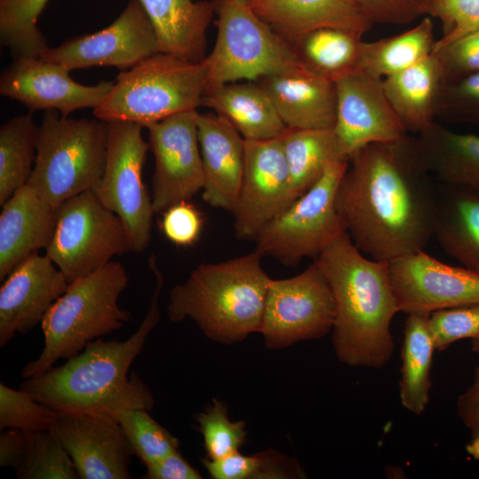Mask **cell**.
<instances>
[{
  "instance_id": "cell-1",
  "label": "cell",
  "mask_w": 479,
  "mask_h": 479,
  "mask_svg": "<svg viewBox=\"0 0 479 479\" xmlns=\"http://www.w3.org/2000/svg\"><path fill=\"white\" fill-rule=\"evenodd\" d=\"M416 137L367 145L349 159L335 206L357 247L390 262L423 250L434 236L437 207Z\"/></svg>"
},
{
  "instance_id": "cell-2",
  "label": "cell",
  "mask_w": 479,
  "mask_h": 479,
  "mask_svg": "<svg viewBox=\"0 0 479 479\" xmlns=\"http://www.w3.org/2000/svg\"><path fill=\"white\" fill-rule=\"evenodd\" d=\"M149 269L156 279L148 311L127 340L89 342L79 354L42 374L25 379L19 389L56 412H88L114 420L120 411L154 406L153 396L141 378L129 369L161 319L159 297L163 276L151 254Z\"/></svg>"
},
{
  "instance_id": "cell-3",
  "label": "cell",
  "mask_w": 479,
  "mask_h": 479,
  "mask_svg": "<svg viewBox=\"0 0 479 479\" xmlns=\"http://www.w3.org/2000/svg\"><path fill=\"white\" fill-rule=\"evenodd\" d=\"M331 287L335 316L332 344L340 362L381 369L394 351L391 322L400 312L389 262L367 258L342 232L315 260Z\"/></svg>"
},
{
  "instance_id": "cell-4",
  "label": "cell",
  "mask_w": 479,
  "mask_h": 479,
  "mask_svg": "<svg viewBox=\"0 0 479 479\" xmlns=\"http://www.w3.org/2000/svg\"><path fill=\"white\" fill-rule=\"evenodd\" d=\"M256 250L226 261L202 263L169 293L167 314L188 318L210 340L232 344L259 333L271 278Z\"/></svg>"
},
{
  "instance_id": "cell-5",
  "label": "cell",
  "mask_w": 479,
  "mask_h": 479,
  "mask_svg": "<svg viewBox=\"0 0 479 479\" xmlns=\"http://www.w3.org/2000/svg\"><path fill=\"white\" fill-rule=\"evenodd\" d=\"M128 284L125 267L113 260L71 282L44 315V346L38 357L25 365L21 376L36 377L58 360H67L89 342L122 328L130 315L119 306L118 299Z\"/></svg>"
},
{
  "instance_id": "cell-6",
  "label": "cell",
  "mask_w": 479,
  "mask_h": 479,
  "mask_svg": "<svg viewBox=\"0 0 479 479\" xmlns=\"http://www.w3.org/2000/svg\"><path fill=\"white\" fill-rule=\"evenodd\" d=\"M206 88L203 60L159 51L121 72L93 115L106 122H130L147 128L173 114L197 110Z\"/></svg>"
},
{
  "instance_id": "cell-7",
  "label": "cell",
  "mask_w": 479,
  "mask_h": 479,
  "mask_svg": "<svg viewBox=\"0 0 479 479\" xmlns=\"http://www.w3.org/2000/svg\"><path fill=\"white\" fill-rule=\"evenodd\" d=\"M108 127L97 118L74 119L56 110L45 111L27 185L55 209L92 190L104 173Z\"/></svg>"
},
{
  "instance_id": "cell-8",
  "label": "cell",
  "mask_w": 479,
  "mask_h": 479,
  "mask_svg": "<svg viewBox=\"0 0 479 479\" xmlns=\"http://www.w3.org/2000/svg\"><path fill=\"white\" fill-rule=\"evenodd\" d=\"M217 34L203 59L207 89L289 74L307 67L294 48L240 0H211Z\"/></svg>"
},
{
  "instance_id": "cell-9",
  "label": "cell",
  "mask_w": 479,
  "mask_h": 479,
  "mask_svg": "<svg viewBox=\"0 0 479 479\" xmlns=\"http://www.w3.org/2000/svg\"><path fill=\"white\" fill-rule=\"evenodd\" d=\"M349 160L328 164L322 177L257 233L255 250L287 266L317 257L334 239L346 232L335 198Z\"/></svg>"
},
{
  "instance_id": "cell-10",
  "label": "cell",
  "mask_w": 479,
  "mask_h": 479,
  "mask_svg": "<svg viewBox=\"0 0 479 479\" xmlns=\"http://www.w3.org/2000/svg\"><path fill=\"white\" fill-rule=\"evenodd\" d=\"M130 251L123 222L90 190L57 208L56 226L45 255L70 284Z\"/></svg>"
},
{
  "instance_id": "cell-11",
  "label": "cell",
  "mask_w": 479,
  "mask_h": 479,
  "mask_svg": "<svg viewBox=\"0 0 479 479\" xmlns=\"http://www.w3.org/2000/svg\"><path fill=\"white\" fill-rule=\"evenodd\" d=\"M108 123L106 166L91 191L122 219L131 251L138 254L148 247L154 214L152 197L142 179L150 145L143 138L142 125L130 122Z\"/></svg>"
},
{
  "instance_id": "cell-12",
  "label": "cell",
  "mask_w": 479,
  "mask_h": 479,
  "mask_svg": "<svg viewBox=\"0 0 479 479\" xmlns=\"http://www.w3.org/2000/svg\"><path fill=\"white\" fill-rule=\"evenodd\" d=\"M334 316L331 287L314 261L294 277L271 279L259 333L267 349H284L326 335Z\"/></svg>"
},
{
  "instance_id": "cell-13",
  "label": "cell",
  "mask_w": 479,
  "mask_h": 479,
  "mask_svg": "<svg viewBox=\"0 0 479 479\" xmlns=\"http://www.w3.org/2000/svg\"><path fill=\"white\" fill-rule=\"evenodd\" d=\"M159 51L155 30L142 4L129 0L106 28L70 38L55 48L48 46L39 58L68 71L100 66L126 71Z\"/></svg>"
},
{
  "instance_id": "cell-14",
  "label": "cell",
  "mask_w": 479,
  "mask_h": 479,
  "mask_svg": "<svg viewBox=\"0 0 479 479\" xmlns=\"http://www.w3.org/2000/svg\"><path fill=\"white\" fill-rule=\"evenodd\" d=\"M198 113H178L147 127L155 161L152 177L154 213H164L178 202L190 200L203 189Z\"/></svg>"
},
{
  "instance_id": "cell-15",
  "label": "cell",
  "mask_w": 479,
  "mask_h": 479,
  "mask_svg": "<svg viewBox=\"0 0 479 479\" xmlns=\"http://www.w3.org/2000/svg\"><path fill=\"white\" fill-rule=\"evenodd\" d=\"M389 273L399 311L407 315L479 303V272L442 263L424 250L389 262Z\"/></svg>"
},
{
  "instance_id": "cell-16",
  "label": "cell",
  "mask_w": 479,
  "mask_h": 479,
  "mask_svg": "<svg viewBox=\"0 0 479 479\" xmlns=\"http://www.w3.org/2000/svg\"><path fill=\"white\" fill-rule=\"evenodd\" d=\"M334 82L336 121L333 130L345 158L349 160L367 145L393 141L407 133L381 79L357 68Z\"/></svg>"
},
{
  "instance_id": "cell-17",
  "label": "cell",
  "mask_w": 479,
  "mask_h": 479,
  "mask_svg": "<svg viewBox=\"0 0 479 479\" xmlns=\"http://www.w3.org/2000/svg\"><path fill=\"white\" fill-rule=\"evenodd\" d=\"M289 176L281 137L245 139L242 182L234 212L238 239L255 238L271 219L290 206Z\"/></svg>"
},
{
  "instance_id": "cell-18",
  "label": "cell",
  "mask_w": 479,
  "mask_h": 479,
  "mask_svg": "<svg viewBox=\"0 0 479 479\" xmlns=\"http://www.w3.org/2000/svg\"><path fill=\"white\" fill-rule=\"evenodd\" d=\"M60 64L41 58H17L0 78L2 96L15 99L30 112L56 110L63 116L86 107H97L114 86L103 81L87 86L74 81Z\"/></svg>"
},
{
  "instance_id": "cell-19",
  "label": "cell",
  "mask_w": 479,
  "mask_h": 479,
  "mask_svg": "<svg viewBox=\"0 0 479 479\" xmlns=\"http://www.w3.org/2000/svg\"><path fill=\"white\" fill-rule=\"evenodd\" d=\"M79 478L129 479L132 450L117 421L88 412H57L50 428Z\"/></svg>"
},
{
  "instance_id": "cell-20",
  "label": "cell",
  "mask_w": 479,
  "mask_h": 479,
  "mask_svg": "<svg viewBox=\"0 0 479 479\" xmlns=\"http://www.w3.org/2000/svg\"><path fill=\"white\" fill-rule=\"evenodd\" d=\"M68 285L46 255L35 254L20 263L0 288V347L41 324Z\"/></svg>"
},
{
  "instance_id": "cell-21",
  "label": "cell",
  "mask_w": 479,
  "mask_h": 479,
  "mask_svg": "<svg viewBox=\"0 0 479 479\" xmlns=\"http://www.w3.org/2000/svg\"><path fill=\"white\" fill-rule=\"evenodd\" d=\"M202 160V199L209 206L234 212L242 182L245 139L223 115H197Z\"/></svg>"
},
{
  "instance_id": "cell-22",
  "label": "cell",
  "mask_w": 479,
  "mask_h": 479,
  "mask_svg": "<svg viewBox=\"0 0 479 479\" xmlns=\"http://www.w3.org/2000/svg\"><path fill=\"white\" fill-rule=\"evenodd\" d=\"M288 129L333 130L336 121L334 82L308 67L256 82Z\"/></svg>"
},
{
  "instance_id": "cell-23",
  "label": "cell",
  "mask_w": 479,
  "mask_h": 479,
  "mask_svg": "<svg viewBox=\"0 0 479 479\" xmlns=\"http://www.w3.org/2000/svg\"><path fill=\"white\" fill-rule=\"evenodd\" d=\"M57 209L29 185L20 188L2 205L0 215V280L24 260L49 246L56 226Z\"/></svg>"
},
{
  "instance_id": "cell-24",
  "label": "cell",
  "mask_w": 479,
  "mask_h": 479,
  "mask_svg": "<svg viewBox=\"0 0 479 479\" xmlns=\"http://www.w3.org/2000/svg\"><path fill=\"white\" fill-rule=\"evenodd\" d=\"M252 8L289 43L324 27L364 35L373 24L349 0H263Z\"/></svg>"
},
{
  "instance_id": "cell-25",
  "label": "cell",
  "mask_w": 479,
  "mask_h": 479,
  "mask_svg": "<svg viewBox=\"0 0 479 479\" xmlns=\"http://www.w3.org/2000/svg\"><path fill=\"white\" fill-rule=\"evenodd\" d=\"M139 1L155 30L161 52L192 62L206 58L207 30L215 15L212 1Z\"/></svg>"
},
{
  "instance_id": "cell-26",
  "label": "cell",
  "mask_w": 479,
  "mask_h": 479,
  "mask_svg": "<svg viewBox=\"0 0 479 479\" xmlns=\"http://www.w3.org/2000/svg\"><path fill=\"white\" fill-rule=\"evenodd\" d=\"M202 106L225 117L246 140L278 138L287 130L271 99L256 82L208 88Z\"/></svg>"
},
{
  "instance_id": "cell-27",
  "label": "cell",
  "mask_w": 479,
  "mask_h": 479,
  "mask_svg": "<svg viewBox=\"0 0 479 479\" xmlns=\"http://www.w3.org/2000/svg\"><path fill=\"white\" fill-rule=\"evenodd\" d=\"M381 81L406 131L419 134L435 122L444 84L441 65L435 53Z\"/></svg>"
},
{
  "instance_id": "cell-28",
  "label": "cell",
  "mask_w": 479,
  "mask_h": 479,
  "mask_svg": "<svg viewBox=\"0 0 479 479\" xmlns=\"http://www.w3.org/2000/svg\"><path fill=\"white\" fill-rule=\"evenodd\" d=\"M434 236L448 255L479 272V190L444 185L437 196Z\"/></svg>"
},
{
  "instance_id": "cell-29",
  "label": "cell",
  "mask_w": 479,
  "mask_h": 479,
  "mask_svg": "<svg viewBox=\"0 0 479 479\" xmlns=\"http://www.w3.org/2000/svg\"><path fill=\"white\" fill-rule=\"evenodd\" d=\"M422 161L446 185L479 190V136L454 132L436 121L418 134Z\"/></svg>"
},
{
  "instance_id": "cell-30",
  "label": "cell",
  "mask_w": 479,
  "mask_h": 479,
  "mask_svg": "<svg viewBox=\"0 0 479 479\" xmlns=\"http://www.w3.org/2000/svg\"><path fill=\"white\" fill-rule=\"evenodd\" d=\"M428 315L408 314L401 349L399 398L409 412L420 415L429 403L436 347Z\"/></svg>"
},
{
  "instance_id": "cell-31",
  "label": "cell",
  "mask_w": 479,
  "mask_h": 479,
  "mask_svg": "<svg viewBox=\"0 0 479 479\" xmlns=\"http://www.w3.org/2000/svg\"><path fill=\"white\" fill-rule=\"evenodd\" d=\"M281 142L289 176L290 205L317 183L328 164L348 160L341 151L334 130L287 128Z\"/></svg>"
},
{
  "instance_id": "cell-32",
  "label": "cell",
  "mask_w": 479,
  "mask_h": 479,
  "mask_svg": "<svg viewBox=\"0 0 479 479\" xmlns=\"http://www.w3.org/2000/svg\"><path fill=\"white\" fill-rule=\"evenodd\" d=\"M436 42L432 20L426 16L401 34L373 42L362 41L357 67L382 80L432 54Z\"/></svg>"
},
{
  "instance_id": "cell-33",
  "label": "cell",
  "mask_w": 479,
  "mask_h": 479,
  "mask_svg": "<svg viewBox=\"0 0 479 479\" xmlns=\"http://www.w3.org/2000/svg\"><path fill=\"white\" fill-rule=\"evenodd\" d=\"M38 133L32 112L14 116L1 126V206L27 184L35 166Z\"/></svg>"
},
{
  "instance_id": "cell-34",
  "label": "cell",
  "mask_w": 479,
  "mask_h": 479,
  "mask_svg": "<svg viewBox=\"0 0 479 479\" xmlns=\"http://www.w3.org/2000/svg\"><path fill=\"white\" fill-rule=\"evenodd\" d=\"M363 35L334 27L313 30L290 43L311 71L334 80L358 68Z\"/></svg>"
},
{
  "instance_id": "cell-35",
  "label": "cell",
  "mask_w": 479,
  "mask_h": 479,
  "mask_svg": "<svg viewBox=\"0 0 479 479\" xmlns=\"http://www.w3.org/2000/svg\"><path fill=\"white\" fill-rule=\"evenodd\" d=\"M49 0H0V38L14 59L38 58L48 47L37 27Z\"/></svg>"
},
{
  "instance_id": "cell-36",
  "label": "cell",
  "mask_w": 479,
  "mask_h": 479,
  "mask_svg": "<svg viewBox=\"0 0 479 479\" xmlns=\"http://www.w3.org/2000/svg\"><path fill=\"white\" fill-rule=\"evenodd\" d=\"M214 479H291L303 478L297 461L269 449L252 455L234 452L220 459H201Z\"/></svg>"
},
{
  "instance_id": "cell-37",
  "label": "cell",
  "mask_w": 479,
  "mask_h": 479,
  "mask_svg": "<svg viewBox=\"0 0 479 479\" xmlns=\"http://www.w3.org/2000/svg\"><path fill=\"white\" fill-rule=\"evenodd\" d=\"M19 479H77L75 466L50 430L28 431L22 458L14 469Z\"/></svg>"
},
{
  "instance_id": "cell-38",
  "label": "cell",
  "mask_w": 479,
  "mask_h": 479,
  "mask_svg": "<svg viewBox=\"0 0 479 479\" xmlns=\"http://www.w3.org/2000/svg\"><path fill=\"white\" fill-rule=\"evenodd\" d=\"M114 420L120 425L133 455L145 466L157 462L178 450V439L156 422L146 409H124L118 412Z\"/></svg>"
},
{
  "instance_id": "cell-39",
  "label": "cell",
  "mask_w": 479,
  "mask_h": 479,
  "mask_svg": "<svg viewBox=\"0 0 479 479\" xmlns=\"http://www.w3.org/2000/svg\"><path fill=\"white\" fill-rule=\"evenodd\" d=\"M194 420L201 433L207 458L220 459L239 452L247 437L246 421H232L227 405L216 399L206 411L197 413Z\"/></svg>"
},
{
  "instance_id": "cell-40",
  "label": "cell",
  "mask_w": 479,
  "mask_h": 479,
  "mask_svg": "<svg viewBox=\"0 0 479 479\" xmlns=\"http://www.w3.org/2000/svg\"><path fill=\"white\" fill-rule=\"evenodd\" d=\"M57 412L28 393L0 384V429L50 430Z\"/></svg>"
},
{
  "instance_id": "cell-41",
  "label": "cell",
  "mask_w": 479,
  "mask_h": 479,
  "mask_svg": "<svg viewBox=\"0 0 479 479\" xmlns=\"http://www.w3.org/2000/svg\"><path fill=\"white\" fill-rule=\"evenodd\" d=\"M420 12L442 22L443 35L433 52L479 29V0H425Z\"/></svg>"
},
{
  "instance_id": "cell-42",
  "label": "cell",
  "mask_w": 479,
  "mask_h": 479,
  "mask_svg": "<svg viewBox=\"0 0 479 479\" xmlns=\"http://www.w3.org/2000/svg\"><path fill=\"white\" fill-rule=\"evenodd\" d=\"M436 117L445 122L479 123V73L443 84Z\"/></svg>"
},
{
  "instance_id": "cell-43",
  "label": "cell",
  "mask_w": 479,
  "mask_h": 479,
  "mask_svg": "<svg viewBox=\"0 0 479 479\" xmlns=\"http://www.w3.org/2000/svg\"><path fill=\"white\" fill-rule=\"evenodd\" d=\"M428 326L437 351L463 339L479 338V303L435 311Z\"/></svg>"
},
{
  "instance_id": "cell-44",
  "label": "cell",
  "mask_w": 479,
  "mask_h": 479,
  "mask_svg": "<svg viewBox=\"0 0 479 479\" xmlns=\"http://www.w3.org/2000/svg\"><path fill=\"white\" fill-rule=\"evenodd\" d=\"M444 83L479 73V29L434 51Z\"/></svg>"
},
{
  "instance_id": "cell-45",
  "label": "cell",
  "mask_w": 479,
  "mask_h": 479,
  "mask_svg": "<svg viewBox=\"0 0 479 479\" xmlns=\"http://www.w3.org/2000/svg\"><path fill=\"white\" fill-rule=\"evenodd\" d=\"M162 214L161 230L169 241L177 246L188 247L198 240L203 217L189 200L178 202Z\"/></svg>"
},
{
  "instance_id": "cell-46",
  "label": "cell",
  "mask_w": 479,
  "mask_h": 479,
  "mask_svg": "<svg viewBox=\"0 0 479 479\" xmlns=\"http://www.w3.org/2000/svg\"><path fill=\"white\" fill-rule=\"evenodd\" d=\"M369 20L402 25L421 15L418 0H349Z\"/></svg>"
},
{
  "instance_id": "cell-47",
  "label": "cell",
  "mask_w": 479,
  "mask_h": 479,
  "mask_svg": "<svg viewBox=\"0 0 479 479\" xmlns=\"http://www.w3.org/2000/svg\"><path fill=\"white\" fill-rule=\"evenodd\" d=\"M472 349L477 355L471 385L457 400V414L469 432L466 451L472 459L479 460V338L472 340Z\"/></svg>"
},
{
  "instance_id": "cell-48",
  "label": "cell",
  "mask_w": 479,
  "mask_h": 479,
  "mask_svg": "<svg viewBox=\"0 0 479 479\" xmlns=\"http://www.w3.org/2000/svg\"><path fill=\"white\" fill-rule=\"evenodd\" d=\"M142 476L145 479H201L202 476L178 452L149 464Z\"/></svg>"
},
{
  "instance_id": "cell-49",
  "label": "cell",
  "mask_w": 479,
  "mask_h": 479,
  "mask_svg": "<svg viewBox=\"0 0 479 479\" xmlns=\"http://www.w3.org/2000/svg\"><path fill=\"white\" fill-rule=\"evenodd\" d=\"M28 431L4 429L0 435V466L15 469L27 445Z\"/></svg>"
},
{
  "instance_id": "cell-50",
  "label": "cell",
  "mask_w": 479,
  "mask_h": 479,
  "mask_svg": "<svg viewBox=\"0 0 479 479\" xmlns=\"http://www.w3.org/2000/svg\"><path fill=\"white\" fill-rule=\"evenodd\" d=\"M240 1L245 3L246 4L251 7H254L255 5H256L257 4L261 3L263 0H240Z\"/></svg>"
},
{
  "instance_id": "cell-51",
  "label": "cell",
  "mask_w": 479,
  "mask_h": 479,
  "mask_svg": "<svg viewBox=\"0 0 479 479\" xmlns=\"http://www.w3.org/2000/svg\"><path fill=\"white\" fill-rule=\"evenodd\" d=\"M421 5V4L425 1V0H418Z\"/></svg>"
}]
</instances>
